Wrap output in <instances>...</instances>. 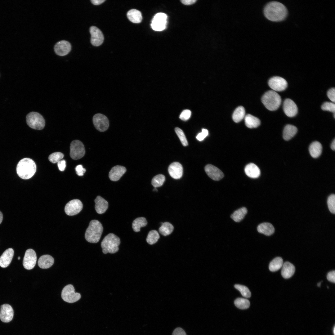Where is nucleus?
<instances>
[{"label": "nucleus", "mask_w": 335, "mask_h": 335, "mask_svg": "<svg viewBox=\"0 0 335 335\" xmlns=\"http://www.w3.org/2000/svg\"><path fill=\"white\" fill-rule=\"evenodd\" d=\"M103 231L102 224L97 220H92L89 223L85 232L86 240L91 243H97L99 241Z\"/></svg>", "instance_id": "7ed1b4c3"}, {"label": "nucleus", "mask_w": 335, "mask_h": 335, "mask_svg": "<svg viewBox=\"0 0 335 335\" xmlns=\"http://www.w3.org/2000/svg\"><path fill=\"white\" fill-rule=\"evenodd\" d=\"M70 149V156L74 160L81 158L85 154V150L83 144L78 140H74L71 142Z\"/></svg>", "instance_id": "6e6552de"}, {"label": "nucleus", "mask_w": 335, "mask_h": 335, "mask_svg": "<svg viewBox=\"0 0 335 335\" xmlns=\"http://www.w3.org/2000/svg\"><path fill=\"white\" fill-rule=\"evenodd\" d=\"M196 1V0H182L181 1L182 3L186 5H190L193 4Z\"/></svg>", "instance_id": "603ef678"}, {"label": "nucleus", "mask_w": 335, "mask_h": 335, "mask_svg": "<svg viewBox=\"0 0 335 335\" xmlns=\"http://www.w3.org/2000/svg\"><path fill=\"white\" fill-rule=\"evenodd\" d=\"M283 261L282 258L277 257L274 259L269 265V270L272 272H275L280 269L282 266Z\"/></svg>", "instance_id": "473e14b6"}, {"label": "nucleus", "mask_w": 335, "mask_h": 335, "mask_svg": "<svg viewBox=\"0 0 335 335\" xmlns=\"http://www.w3.org/2000/svg\"><path fill=\"white\" fill-rule=\"evenodd\" d=\"M281 271L282 276L284 279L291 278L294 274L295 269L294 266L288 261L283 263Z\"/></svg>", "instance_id": "4be33fe9"}, {"label": "nucleus", "mask_w": 335, "mask_h": 335, "mask_svg": "<svg viewBox=\"0 0 335 335\" xmlns=\"http://www.w3.org/2000/svg\"><path fill=\"white\" fill-rule=\"evenodd\" d=\"M147 223L145 218L143 217H138L133 221L132 227L134 231L138 232L140 231L141 227L145 226Z\"/></svg>", "instance_id": "72a5a7b5"}, {"label": "nucleus", "mask_w": 335, "mask_h": 335, "mask_svg": "<svg viewBox=\"0 0 335 335\" xmlns=\"http://www.w3.org/2000/svg\"><path fill=\"white\" fill-rule=\"evenodd\" d=\"M127 16L130 21L134 23H140L142 19L141 12L135 9L129 10L127 13Z\"/></svg>", "instance_id": "bb28decb"}, {"label": "nucleus", "mask_w": 335, "mask_h": 335, "mask_svg": "<svg viewBox=\"0 0 335 335\" xmlns=\"http://www.w3.org/2000/svg\"><path fill=\"white\" fill-rule=\"evenodd\" d=\"M175 131L182 145L185 146H187L188 142L183 131L179 128L176 127L175 128Z\"/></svg>", "instance_id": "a19ab883"}, {"label": "nucleus", "mask_w": 335, "mask_h": 335, "mask_svg": "<svg viewBox=\"0 0 335 335\" xmlns=\"http://www.w3.org/2000/svg\"><path fill=\"white\" fill-rule=\"evenodd\" d=\"M261 101L268 109L273 111L279 108L281 103V98L277 92L272 90H270L263 95Z\"/></svg>", "instance_id": "20e7f679"}, {"label": "nucleus", "mask_w": 335, "mask_h": 335, "mask_svg": "<svg viewBox=\"0 0 335 335\" xmlns=\"http://www.w3.org/2000/svg\"><path fill=\"white\" fill-rule=\"evenodd\" d=\"M247 212L245 207H242L234 211L231 215V217L235 221L239 222L242 220Z\"/></svg>", "instance_id": "7c9ffc66"}, {"label": "nucleus", "mask_w": 335, "mask_h": 335, "mask_svg": "<svg viewBox=\"0 0 335 335\" xmlns=\"http://www.w3.org/2000/svg\"><path fill=\"white\" fill-rule=\"evenodd\" d=\"M71 48V45L69 42L66 40H61L55 44L54 50L57 55L62 56L68 54Z\"/></svg>", "instance_id": "f3484780"}, {"label": "nucleus", "mask_w": 335, "mask_h": 335, "mask_svg": "<svg viewBox=\"0 0 335 335\" xmlns=\"http://www.w3.org/2000/svg\"><path fill=\"white\" fill-rule=\"evenodd\" d=\"M3 219V215L2 212L0 211V224L1 223Z\"/></svg>", "instance_id": "6e6d98bb"}, {"label": "nucleus", "mask_w": 335, "mask_h": 335, "mask_svg": "<svg viewBox=\"0 0 335 335\" xmlns=\"http://www.w3.org/2000/svg\"><path fill=\"white\" fill-rule=\"evenodd\" d=\"M89 31L92 45L94 46L100 45L104 40V36L101 31L96 27L92 26L90 27Z\"/></svg>", "instance_id": "4468645a"}, {"label": "nucleus", "mask_w": 335, "mask_h": 335, "mask_svg": "<svg viewBox=\"0 0 335 335\" xmlns=\"http://www.w3.org/2000/svg\"><path fill=\"white\" fill-rule=\"evenodd\" d=\"M244 171L246 175L251 178H258L260 175L259 168L253 163H250L247 165L245 167Z\"/></svg>", "instance_id": "b1692460"}, {"label": "nucleus", "mask_w": 335, "mask_h": 335, "mask_svg": "<svg viewBox=\"0 0 335 335\" xmlns=\"http://www.w3.org/2000/svg\"><path fill=\"white\" fill-rule=\"evenodd\" d=\"M321 282H319V283H318V284H317V286H318V287H320V285H321Z\"/></svg>", "instance_id": "4d7b16f0"}, {"label": "nucleus", "mask_w": 335, "mask_h": 335, "mask_svg": "<svg viewBox=\"0 0 335 335\" xmlns=\"http://www.w3.org/2000/svg\"><path fill=\"white\" fill-rule=\"evenodd\" d=\"M297 131V128L295 126L290 124L286 125L283 130V138L286 141L289 140L296 134Z\"/></svg>", "instance_id": "c85d7f7f"}, {"label": "nucleus", "mask_w": 335, "mask_h": 335, "mask_svg": "<svg viewBox=\"0 0 335 335\" xmlns=\"http://www.w3.org/2000/svg\"><path fill=\"white\" fill-rule=\"evenodd\" d=\"M191 111L189 109H185L183 110L180 114L179 118L183 121H186L190 117Z\"/></svg>", "instance_id": "c03bdc74"}, {"label": "nucleus", "mask_w": 335, "mask_h": 335, "mask_svg": "<svg viewBox=\"0 0 335 335\" xmlns=\"http://www.w3.org/2000/svg\"><path fill=\"white\" fill-rule=\"evenodd\" d=\"M235 288L238 290L244 297L249 298L251 296V293L249 289L244 285L237 284L234 285Z\"/></svg>", "instance_id": "58836bf2"}, {"label": "nucleus", "mask_w": 335, "mask_h": 335, "mask_svg": "<svg viewBox=\"0 0 335 335\" xmlns=\"http://www.w3.org/2000/svg\"><path fill=\"white\" fill-rule=\"evenodd\" d=\"M26 121L27 125L34 129L41 130L45 126L44 118L39 113L35 112H31L27 114Z\"/></svg>", "instance_id": "423d86ee"}, {"label": "nucleus", "mask_w": 335, "mask_h": 335, "mask_svg": "<svg viewBox=\"0 0 335 335\" xmlns=\"http://www.w3.org/2000/svg\"><path fill=\"white\" fill-rule=\"evenodd\" d=\"M174 227L172 224L168 222L163 223L159 229V233L162 235L167 236L173 231Z\"/></svg>", "instance_id": "f704fd0d"}, {"label": "nucleus", "mask_w": 335, "mask_h": 335, "mask_svg": "<svg viewBox=\"0 0 335 335\" xmlns=\"http://www.w3.org/2000/svg\"><path fill=\"white\" fill-rule=\"evenodd\" d=\"M83 207V204L79 200L74 199L69 201L66 204L65 211L67 215L73 216L80 212Z\"/></svg>", "instance_id": "f8f14e48"}, {"label": "nucleus", "mask_w": 335, "mask_h": 335, "mask_svg": "<svg viewBox=\"0 0 335 335\" xmlns=\"http://www.w3.org/2000/svg\"><path fill=\"white\" fill-rule=\"evenodd\" d=\"M208 131L207 129H202V132L199 133L196 136V138L198 140L200 141H202L208 136Z\"/></svg>", "instance_id": "a18cd8bd"}, {"label": "nucleus", "mask_w": 335, "mask_h": 335, "mask_svg": "<svg viewBox=\"0 0 335 335\" xmlns=\"http://www.w3.org/2000/svg\"><path fill=\"white\" fill-rule=\"evenodd\" d=\"M328 207L330 211L332 213L335 212V195L334 194L330 195L327 200Z\"/></svg>", "instance_id": "79ce46f5"}, {"label": "nucleus", "mask_w": 335, "mask_h": 335, "mask_svg": "<svg viewBox=\"0 0 335 335\" xmlns=\"http://www.w3.org/2000/svg\"><path fill=\"white\" fill-rule=\"evenodd\" d=\"M327 279L330 282L335 283V271L332 270L329 272L327 276Z\"/></svg>", "instance_id": "09e8293b"}, {"label": "nucleus", "mask_w": 335, "mask_h": 335, "mask_svg": "<svg viewBox=\"0 0 335 335\" xmlns=\"http://www.w3.org/2000/svg\"><path fill=\"white\" fill-rule=\"evenodd\" d=\"M54 259L52 257L48 255H45L40 257L38 261V266L42 269H47L53 264Z\"/></svg>", "instance_id": "393cba45"}, {"label": "nucleus", "mask_w": 335, "mask_h": 335, "mask_svg": "<svg viewBox=\"0 0 335 335\" xmlns=\"http://www.w3.org/2000/svg\"><path fill=\"white\" fill-rule=\"evenodd\" d=\"M205 170L208 176L214 180H219L224 177L222 171L213 165H207L205 168Z\"/></svg>", "instance_id": "a211bd4d"}, {"label": "nucleus", "mask_w": 335, "mask_h": 335, "mask_svg": "<svg viewBox=\"0 0 335 335\" xmlns=\"http://www.w3.org/2000/svg\"><path fill=\"white\" fill-rule=\"evenodd\" d=\"M335 327H334V328H333V333H334V335H335Z\"/></svg>", "instance_id": "bf43d9fd"}, {"label": "nucleus", "mask_w": 335, "mask_h": 335, "mask_svg": "<svg viewBox=\"0 0 335 335\" xmlns=\"http://www.w3.org/2000/svg\"><path fill=\"white\" fill-rule=\"evenodd\" d=\"M159 238V235L158 231L152 230L149 233L146 240L149 244L152 245L156 243Z\"/></svg>", "instance_id": "e433bc0d"}, {"label": "nucleus", "mask_w": 335, "mask_h": 335, "mask_svg": "<svg viewBox=\"0 0 335 335\" xmlns=\"http://www.w3.org/2000/svg\"><path fill=\"white\" fill-rule=\"evenodd\" d=\"M257 230L260 233L267 236H270L274 233L275 229L271 224L268 222H264L260 224L258 226Z\"/></svg>", "instance_id": "a878e982"}, {"label": "nucleus", "mask_w": 335, "mask_h": 335, "mask_svg": "<svg viewBox=\"0 0 335 335\" xmlns=\"http://www.w3.org/2000/svg\"><path fill=\"white\" fill-rule=\"evenodd\" d=\"M245 110L242 106L238 107L234 111L232 115V119L235 123L241 121L245 117Z\"/></svg>", "instance_id": "2f4dec72"}, {"label": "nucleus", "mask_w": 335, "mask_h": 335, "mask_svg": "<svg viewBox=\"0 0 335 335\" xmlns=\"http://www.w3.org/2000/svg\"><path fill=\"white\" fill-rule=\"evenodd\" d=\"M283 108L285 114L288 117H292L297 114L298 109L295 103L291 99L287 98L283 103Z\"/></svg>", "instance_id": "dca6fc26"}, {"label": "nucleus", "mask_w": 335, "mask_h": 335, "mask_svg": "<svg viewBox=\"0 0 335 335\" xmlns=\"http://www.w3.org/2000/svg\"><path fill=\"white\" fill-rule=\"evenodd\" d=\"M61 296L65 301L70 303L78 301L81 297L79 293L75 292L74 288L71 284L67 285L64 287Z\"/></svg>", "instance_id": "0eeeda50"}, {"label": "nucleus", "mask_w": 335, "mask_h": 335, "mask_svg": "<svg viewBox=\"0 0 335 335\" xmlns=\"http://www.w3.org/2000/svg\"><path fill=\"white\" fill-rule=\"evenodd\" d=\"M120 243V239L117 236L113 233L108 234L101 243L103 252L105 254L115 253L118 250Z\"/></svg>", "instance_id": "39448f33"}, {"label": "nucleus", "mask_w": 335, "mask_h": 335, "mask_svg": "<svg viewBox=\"0 0 335 335\" xmlns=\"http://www.w3.org/2000/svg\"><path fill=\"white\" fill-rule=\"evenodd\" d=\"M264 14L268 20L275 22L284 20L288 14V11L282 3L272 1L268 3L264 9Z\"/></svg>", "instance_id": "f257e3e1"}, {"label": "nucleus", "mask_w": 335, "mask_h": 335, "mask_svg": "<svg viewBox=\"0 0 335 335\" xmlns=\"http://www.w3.org/2000/svg\"><path fill=\"white\" fill-rule=\"evenodd\" d=\"M172 335H186V334L182 328L178 327L174 330Z\"/></svg>", "instance_id": "8fccbe9b"}, {"label": "nucleus", "mask_w": 335, "mask_h": 335, "mask_svg": "<svg viewBox=\"0 0 335 335\" xmlns=\"http://www.w3.org/2000/svg\"><path fill=\"white\" fill-rule=\"evenodd\" d=\"M331 148L332 149V150H335V139H334L333 140V142H332V143H331Z\"/></svg>", "instance_id": "5fc2aeb1"}, {"label": "nucleus", "mask_w": 335, "mask_h": 335, "mask_svg": "<svg viewBox=\"0 0 335 335\" xmlns=\"http://www.w3.org/2000/svg\"><path fill=\"white\" fill-rule=\"evenodd\" d=\"M14 254L12 248H10L6 249L0 257V266L2 268L7 267L12 261Z\"/></svg>", "instance_id": "412c9836"}, {"label": "nucleus", "mask_w": 335, "mask_h": 335, "mask_svg": "<svg viewBox=\"0 0 335 335\" xmlns=\"http://www.w3.org/2000/svg\"><path fill=\"white\" fill-rule=\"evenodd\" d=\"M95 208L98 214H102L107 209L108 207V202L100 196H98L95 199Z\"/></svg>", "instance_id": "5701e85b"}, {"label": "nucleus", "mask_w": 335, "mask_h": 335, "mask_svg": "<svg viewBox=\"0 0 335 335\" xmlns=\"http://www.w3.org/2000/svg\"><path fill=\"white\" fill-rule=\"evenodd\" d=\"M92 3L94 5H99L103 3L105 0H91Z\"/></svg>", "instance_id": "864d4df0"}, {"label": "nucleus", "mask_w": 335, "mask_h": 335, "mask_svg": "<svg viewBox=\"0 0 335 335\" xmlns=\"http://www.w3.org/2000/svg\"><path fill=\"white\" fill-rule=\"evenodd\" d=\"M268 84L272 90L275 92L283 91L288 86L287 81L284 78L279 76L271 78L268 81Z\"/></svg>", "instance_id": "9b49d317"}, {"label": "nucleus", "mask_w": 335, "mask_h": 335, "mask_svg": "<svg viewBox=\"0 0 335 335\" xmlns=\"http://www.w3.org/2000/svg\"><path fill=\"white\" fill-rule=\"evenodd\" d=\"M168 171L172 178L175 179H179L182 176L183 168L182 165L179 163L174 162L169 165Z\"/></svg>", "instance_id": "6ab92c4d"}, {"label": "nucleus", "mask_w": 335, "mask_h": 335, "mask_svg": "<svg viewBox=\"0 0 335 335\" xmlns=\"http://www.w3.org/2000/svg\"><path fill=\"white\" fill-rule=\"evenodd\" d=\"M75 170L77 174L79 176H83L84 173H85L86 170L83 168L81 165H79L77 166Z\"/></svg>", "instance_id": "de8ad7c7"}, {"label": "nucleus", "mask_w": 335, "mask_h": 335, "mask_svg": "<svg viewBox=\"0 0 335 335\" xmlns=\"http://www.w3.org/2000/svg\"><path fill=\"white\" fill-rule=\"evenodd\" d=\"M322 151V146L318 141H315L312 142L309 147V151L311 156L313 158L318 157L321 154Z\"/></svg>", "instance_id": "cd10ccee"}, {"label": "nucleus", "mask_w": 335, "mask_h": 335, "mask_svg": "<svg viewBox=\"0 0 335 335\" xmlns=\"http://www.w3.org/2000/svg\"><path fill=\"white\" fill-rule=\"evenodd\" d=\"M14 311L11 305L5 304L1 305L0 311V319L3 322L8 323L13 319Z\"/></svg>", "instance_id": "2eb2a0df"}, {"label": "nucleus", "mask_w": 335, "mask_h": 335, "mask_svg": "<svg viewBox=\"0 0 335 335\" xmlns=\"http://www.w3.org/2000/svg\"><path fill=\"white\" fill-rule=\"evenodd\" d=\"M126 171V168L123 166L117 165L112 168L109 173V177L113 181L118 180Z\"/></svg>", "instance_id": "aec40b11"}, {"label": "nucleus", "mask_w": 335, "mask_h": 335, "mask_svg": "<svg viewBox=\"0 0 335 335\" xmlns=\"http://www.w3.org/2000/svg\"><path fill=\"white\" fill-rule=\"evenodd\" d=\"M64 155L63 154L60 152H56L51 154L49 156L48 159L53 163H57L62 160Z\"/></svg>", "instance_id": "ea45409f"}, {"label": "nucleus", "mask_w": 335, "mask_h": 335, "mask_svg": "<svg viewBox=\"0 0 335 335\" xmlns=\"http://www.w3.org/2000/svg\"><path fill=\"white\" fill-rule=\"evenodd\" d=\"M57 166L59 170L61 171H63L66 167V162L65 160H61L57 162Z\"/></svg>", "instance_id": "3c124183"}, {"label": "nucleus", "mask_w": 335, "mask_h": 335, "mask_svg": "<svg viewBox=\"0 0 335 335\" xmlns=\"http://www.w3.org/2000/svg\"><path fill=\"white\" fill-rule=\"evenodd\" d=\"M167 15L163 13L156 14L153 17L151 26L154 30L161 31L165 29L166 27Z\"/></svg>", "instance_id": "9d476101"}, {"label": "nucleus", "mask_w": 335, "mask_h": 335, "mask_svg": "<svg viewBox=\"0 0 335 335\" xmlns=\"http://www.w3.org/2000/svg\"><path fill=\"white\" fill-rule=\"evenodd\" d=\"M16 172L18 176L23 179L31 178L36 171V166L34 161L29 158L21 159L18 163Z\"/></svg>", "instance_id": "f03ea898"}, {"label": "nucleus", "mask_w": 335, "mask_h": 335, "mask_svg": "<svg viewBox=\"0 0 335 335\" xmlns=\"http://www.w3.org/2000/svg\"><path fill=\"white\" fill-rule=\"evenodd\" d=\"M244 120L246 126L249 128H256L260 124V120L250 114H248L245 116Z\"/></svg>", "instance_id": "c756f323"}, {"label": "nucleus", "mask_w": 335, "mask_h": 335, "mask_svg": "<svg viewBox=\"0 0 335 335\" xmlns=\"http://www.w3.org/2000/svg\"><path fill=\"white\" fill-rule=\"evenodd\" d=\"M165 180V176L162 174H159L155 176L152 179L151 184L154 188L161 186Z\"/></svg>", "instance_id": "4c0bfd02"}, {"label": "nucleus", "mask_w": 335, "mask_h": 335, "mask_svg": "<svg viewBox=\"0 0 335 335\" xmlns=\"http://www.w3.org/2000/svg\"><path fill=\"white\" fill-rule=\"evenodd\" d=\"M37 261V256L33 249H29L25 252L23 259V264L27 270H31L35 266Z\"/></svg>", "instance_id": "ddd939ff"}, {"label": "nucleus", "mask_w": 335, "mask_h": 335, "mask_svg": "<svg viewBox=\"0 0 335 335\" xmlns=\"http://www.w3.org/2000/svg\"><path fill=\"white\" fill-rule=\"evenodd\" d=\"M235 306L241 309H246L249 308L250 305L249 301L245 298H238L234 301Z\"/></svg>", "instance_id": "c9c22d12"}, {"label": "nucleus", "mask_w": 335, "mask_h": 335, "mask_svg": "<svg viewBox=\"0 0 335 335\" xmlns=\"http://www.w3.org/2000/svg\"><path fill=\"white\" fill-rule=\"evenodd\" d=\"M20 257L19 256V257H18V260H19L20 259Z\"/></svg>", "instance_id": "052dcab7"}, {"label": "nucleus", "mask_w": 335, "mask_h": 335, "mask_svg": "<svg viewBox=\"0 0 335 335\" xmlns=\"http://www.w3.org/2000/svg\"><path fill=\"white\" fill-rule=\"evenodd\" d=\"M92 121L95 128L100 132L106 131L109 127V120L107 117L102 114L98 113L95 114Z\"/></svg>", "instance_id": "1a4fd4ad"}, {"label": "nucleus", "mask_w": 335, "mask_h": 335, "mask_svg": "<svg viewBox=\"0 0 335 335\" xmlns=\"http://www.w3.org/2000/svg\"><path fill=\"white\" fill-rule=\"evenodd\" d=\"M327 95L329 99L333 102L334 103L335 101V88H332L329 89L327 92Z\"/></svg>", "instance_id": "49530a36"}, {"label": "nucleus", "mask_w": 335, "mask_h": 335, "mask_svg": "<svg viewBox=\"0 0 335 335\" xmlns=\"http://www.w3.org/2000/svg\"><path fill=\"white\" fill-rule=\"evenodd\" d=\"M153 191H157V190L156 188H154V189H153Z\"/></svg>", "instance_id": "13d9d810"}, {"label": "nucleus", "mask_w": 335, "mask_h": 335, "mask_svg": "<svg viewBox=\"0 0 335 335\" xmlns=\"http://www.w3.org/2000/svg\"><path fill=\"white\" fill-rule=\"evenodd\" d=\"M321 108L323 110L328 111L335 113V105L333 102H325L322 105Z\"/></svg>", "instance_id": "37998d69"}]
</instances>
